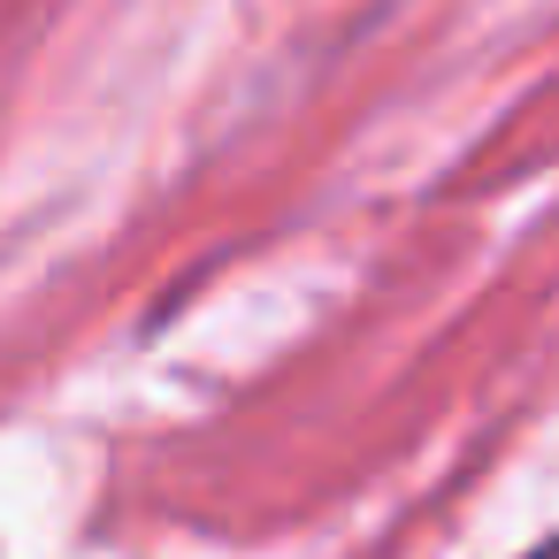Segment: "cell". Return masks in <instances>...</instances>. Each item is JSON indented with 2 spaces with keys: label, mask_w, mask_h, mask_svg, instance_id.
I'll return each instance as SVG.
<instances>
[{
  "label": "cell",
  "mask_w": 559,
  "mask_h": 559,
  "mask_svg": "<svg viewBox=\"0 0 559 559\" xmlns=\"http://www.w3.org/2000/svg\"><path fill=\"white\" fill-rule=\"evenodd\" d=\"M528 559H559V536H551V544H536V551H528Z\"/></svg>",
  "instance_id": "cell-1"
}]
</instances>
